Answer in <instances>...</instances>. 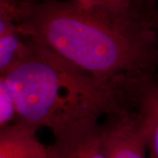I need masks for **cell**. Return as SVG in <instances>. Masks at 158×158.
<instances>
[{"instance_id": "7a4b0ae2", "label": "cell", "mask_w": 158, "mask_h": 158, "mask_svg": "<svg viewBox=\"0 0 158 158\" xmlns=\"http://www.w3.org/2000/svg\"><path fill=\"white\" fill-rule=\"evenodd\" d=\"M26 37V36H25ZM28 54L4 77L14 95L17 121L53 135L82 123L127 112L134 81L98 78L33 38Z\"/></svg>"}, {"instance_id": "5b68a950", "label": "cell", "mask_w": 158, "mask_h": 158, "mask_svg": "<svg viewBox=\"0 0 158 158\" xmlns=\"http://www.w3.org/2000/svg\"><path fill=\"white\" fill-rule=\"evenodd\" d=\"M20 5L0 0V75L8 73L28 54V40L19 27Z\"/></svg>"}, {"instance_id": "ba28073f", "label": "cell", "mask_w": 158, "mask_h": 158, "mask_svg": "<svg viewBox=\"0 0 158 158\" xmlns=\"http://www.w3.org/2000/svg\"><path fill=\"white\" fill-rule=\"evenodd\" d=\"M18 119L16 100L4 77L0 76V128L14 123Z\"/></svg>"}, {"instance_id": "30bf717a", "label": "cell", "mask_w": 158, "mask_h": 158, "mask_svg": "<svg viewBox=\"0 0 158 158\" xmlns=\"http://www.w3.org/2000/svg\"><path fill=\"white\" fill-rule=\"evenodd\" d=\"M157 0H145V5L148 11H152L153 6H155V4L156 3Z\"/></svg>"}, {"instance_id": "6da1fadb", "label": "cell", "mask_w": 158, "mask_h": 158, "mask_svg": "<svg viewBox=\"0 0 158 158\" xmlns=\"http://www.w3.org/2000/svg\"><path fill=\"white\" fill-rule=\"evenodd\" d=\"M152 12L91 6L78 0L20 5L19 27L98 78L129 82L158 69V34Z\"/></svg>"}, {"instance_id": "3957f363", "label": "cell", "mask_w": 158, "mask_h": 158, "mask_svg": "<svg viewBox=\"0 0 158 158\" xmlns=\"http://www.w3.org/2000/svg\"><path fill=\"white\" fill-rule=\"evenodd\" d=\"M52 158H109L105 125L90 121L54 136Z\"/></svg>"}, {"instance_id": "9c48e42d", "label": "cell", "mask_w": 158, "mask_h": 158, "mask_svg": "<svg viewBox=\"0 0 158 158\" xmlns=\"http://www.w3.org/2000/svg\"><path fill=\"white\" fill-rule=\"evenodd\" d=\"M79 2L91 6L109 7H127L134 5L133 0H78Z\"/></svg>"}, {"instance_id": "8992f818", "label": "cell", "mask_w": 158, "mask_h": 158, "mask_svg": "<svg viewBox=\"0 0 158 158\" xmlns=\"http://www.w3.org/2000/svg\"><path fill=\"white\" fill-rule=\"evenodd\" d=\"M38 130L16 121L0 128V158H52V146H46Z\"/></svg>"}, {"instance_id": "8fae6325", "label": "cell", "mask_w": 158, "mask_h": 158, "mask_svg": "<svg viewBox=\"0 0 158 158\" xmlns=\"http://www.w3.org/2000/svg\"><path fill=\"white\" fill-rule=\"evenodd\" d=\"M15 1H17L18 3H19V4L31 5V4H35V3L40 2V1H42V0H15Z\"/></svg>"}, {"instance_id": "52a82bcc", "label": "cell", "mask_w": 158, "mask_h": 158, "mask_svg": "<svg viewBox=\"0 0 158 158\" xmlns=\"http://www.w3.org/2000/svg\"><path fill=\"white\" fill-rule=\"evenodd\" d=\"M133 99L147 133L148 158H158V81L154 76L135 81Z\"/></svg>"}, {"instance_id": "7c38bea8", "label": "cell", "mask_w": 158, "mask_h": 158, "mask_svg": "<svg viewBox=\"0 0 158 158\" xmlns=\"http://www.w3.org/2000/svg\"><path fill=\"white\" fill-rule=\"evenodd\" d=\"M157 70H158V69H157Z\"/></svg>"}, {"instance_id": "277c9868", "label": "cell", "mask_w": 158, "mask_h": 158, "mask_svg": "<svg viewBox=\"0 0 158 158\" xmlns=\"http://www.w3.org/2000/svg\"><path fill=\"white\" fill-rule=\"evenodd\" d=\"M105 124L109 158H148L147 133L137 113L110 117Z\"/></svg>"}]
</instances>
